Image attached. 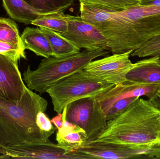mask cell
Segmentation results:
<instances>
[{
  "label": "cell",
  "instance_id": "1",
  "mask_svg": "<svg viewBox=\"0 0 160 159\" xmlns=\"http://www.w3.org/2000/svg\"><path fill=\"white\" fill-rule=\"evenodd\" d=\"M92 140L135 147H160V112L148 100L139 98Z\"/></svg>",
  "mask_w": 160,
  "mask_h": 159
},
{
  "label": "cell",
  "instance_id": "2",
  "mask_svg": "<svg viewBox=\"0 0 160 159\" xmlns=\"http://www.w3.org/2000/svg\"><path fill=\"white\" fill-rule=\"evenodd\" d=\"M48 101L25 88L20 101L0 97V145H18L30 143H46L49 136L38 126L37 117L45 113Z\"/></svg>",
  "mask_w": 160,
  "mask_h": 159
},
{
  "label": "cell",
  "instance_id": "3",
  "mask_svg": "<svg viewBox=\"0 0 160 159\" xmlns=\"http://www.w3.org/2000/svg\"><path fill=\"white\" fill-rule=\"evenodd\" d=\"M107 49L95 51L85 50L69 56L56 58L50 57L42 60L38 68L32 71L30 65L23 73L26 87L36 92L43 93L57 82L74 73L84 70L91 61L109 53Z\"/></svg>",
  "mask_w": 160,
  "mask_h": 159
},
{
  "label": "cell",
  "instance_id": "4",
  "mask_svg": "<svg viewBox=\"0 0 160 159\" xmlns=\"http://www.w3.org/2000/svg\"><path fill=\"white\" fill-rule=\"evenodd\" d=\"M114 86L82 70L59 80L49 87L46 92L51 98L54 111L60 114L70 103L95 97Z\"/></svg>",
  "mask_w": 160,
  "mask_h": 159
},
{
  "label": "cell",
  "instance_id": "5",
  "mask_svg": "<svg viewBox=\"0 0 160 159\" xmlns=\"http://www.w3.org/2000/svg\"><path fill=\"white\" fill-rule=\"evenodd\" d=\"M81 17L93 24L107 39L113 54L128 52L127 29L124 19L111 9L80 3Z\"/></svg>",
  "mask_w": 160,
  "mask_h": 159
},
{
  "label": "cell",
  "instance_id": "6",
  "mask_svg": "<svg viewBox=\"0 0 160 159\" xmlns=\"http://www.w3.org/2000/svg\"><path fill=\"white\" fill-rule=\"evenodd\" d=\"M66 118L85 131L87 140L96 138L107 122L94 97L82 98L68 105Z\"/></svg>",
  "mask_w": 160,
  "mask_h": 159
},
{
  "label": "cell",
  "instance_id": "7",
  "mask_svg": "<svg viewBox=\"0 0 160 159\" xmlns=\"http://www.w3.org/2000/svg\"><path fill=\"white\" fill-rule=\"evenodd\" d=\"M2 150L3 155L13 158L93 159L85 154L65 149L50 140L46 143L3 146Z\"/></svg>",
  "mask_w": 160,
  "mask_h": 159
},
{
  "label": "cell",
  "instance_id": "8",
  "mask_svg": "<svg viewBox=\"0 0 160 159\" xmlns=\"http://www.w3.org/2000/svg\"><path fill=\"white\" fill-rule=\"evenodd\" d=\"M157 147H135L90 140L85 141L74 151L90 156L93 159H152Z\"/></svg>",
  "mask_w": 160,
  "mask_h": 159
},
{
  "label": "cell",
  "instance_id": "9",
  "mask_svg": "<svg viewBox=\"0 0 160 159\" xmlns=\"http://www.w3.org/2000/svg\"><path fill=\"white\" fill-rule=\"evenodd\" d=\"M65 16L68 24L67 31L57 33L80 49L88 51L101 49L109 50L107 39L93 24L81 16Z\"/></svg>",
  "mask_w": 160,
  "mask_h": 159
},
{
  "label": "cell",
  "instance_id": "10",
  "mask_svg": "<svg viewBox=\"0 0 160 159\" xmlns=\"http://www.w3.org/2000/svg\"><path fill=\"white\" fill-rule=\"evenodd\" d=\"M132 52L113 54L100 59L91 61L84 70L109 84L116 85L125 83L127 82V73L134 65L129 59Z\"/></svg>",
  "mask_w": 160,
  "mask_h": 159
},
{
  "label": "cell",
  "instance_id": "11",
  "mask_svg": "<svg viewBox=\"0 0 160 159\" xmlns=\"http://www.w3.org/2000/svg\"><path fill=\"white\" fill-rule=\"evenodd\" d=\"M158 86L142 85L127 81L115 85L94 98L105 115L114 105L124 99L144 96L150 99L156 92Z\"/></svg>",
  "mask_w": 160,
  "mask_h": 159
},
{
  "label": "cell",
  "instance_id": "12",
  "mask_svg": "<svg viewBox=\"0 0 160 159\" xmlns=\"http://www.w3.org/2000/svg\"><path fill=\"white\" fill-rule=\"evenodd\" d=\"M26 87L18 63L0 54V97L18 101L21 99Z\"/></svg>",
  "mask_w": 160,
  "mask_h": 159
},
{
  "label": "cell",
  "instance_id": "13",
  "mask_svg": "<svg viewBox=\"0 0 160 159\" xmlns=\"http://www.w3.org/2000/svg\"><path fill=\"white\" fill-rule=\"evenodd\" d=\"M128 82L142 85L160 84V59L150 57L134 63L126 75Z\"/></svg>",
  "mask_w": 160,
  "mask_h": 159
},
{
  "label": "cell",
  "instance_id": "14",
  "mask_svg": "<svg viewBox=\"0 0 160 159\" xmlns=\"http://www.w3.org/2000/svg\"><path fill=\"white\" fill-rule=\"evenodd\" d=\"M67 108L63 110V125L58 130L56 134V140L58 145L70 151H74L82 144L87 139L85 131L82 128L68 121L66 118Z\"/></svg>",
  "mask_w": 160,
  "mask_h": 159
},
{
  "label": "cell",
  "instance_id": "15",
  "mask_svg": "<svg viewBox=\"0 0 160 159\" xmlns=\"http://www.w3.org/2000/svg\"><path fill=\"white\" fill-rule=\"evenodd\" d=\"M22 40L25 49L45 58L52 56V50L48 39L39 28L27 27L22 34Z\"/></svg>",
  "mask_w": 160,
  "mask_h": 159
},
{
  "label": "cell",
  "instance_id": "16",
  "mask_svg": "<svg viewBox=\"0 0 160 159\" xmlns=\"http://www.w3.org/2000/svg\"><path fill=\"white\" fill-rule=\"evenodd\" d=\"M3 6L9 16L14 20L28 25L40 15L24 0H2Z\"/></svg>",
  "mask_w": 160,
  "mask_h": 159
},
{
  "label": "cell",
  "instance_id": "17",
  "mask_svg": "<svg viewBox=\"0 0 160 159\" xmlns=\"http://www.w3.org/2000/svg\"><path fill=\"white\" fill-rule=\"evenodd\" d=\"M39 29L48 39L52 50V57L60 58L81 52V49L56 32L44 27Z\"/></svg>",
  "mask_w": 160,
  "mask_h": 159
},
{
  "label": "cell",
  "instance_id": "18",
  "mask_svg": "<svg viewBox=\"0 0 160 159\" xmlns=\"http://www.w3.org/2000/svg\"><path fill=\"white\" fill-rule=\"evenodd\" d=\"M32 24L52 30L57 33L68 30L67 19L63 11L40 15Z\"/></svg>",
  "mask_w": 160,
  "mask_h": 159
},
{
  "label": "cell",
  "instance_id": "19",
  "mask_svg": "<svg viewBox=\"0 0 160 159\" xmlns=\"http://www.w3.org/2000/svg\"><path fill=\"white\" fill-rule=\"evenodd\" d=\"M39 14L63 11L74 4L75 0H24Z\"/></svg>",
  "mask_w": 160,
  "mask_h": 159
},
{
  "label": "cell",
  "instance_id": "20",
  "mask_svg": "<svg viewBox=\"0 0 160 159\" xmlns=\"http://www.w3.org/2000/svg\"><path fill=\"white\" fill-rule=\"evenodd\" d=\"M0 41L17 45L25 50L18 26L10 19L0 17Z\"/></svg>",
  "mask_w": 160,
  "mask_h": 159
},
{
  "label": "cell",
  "instance_id": "21",
  "mask_svg": "<svg viewBox=\"0 0 160 159\" xmlns=\"http://www.w3.org/2000/svg\"><path fill=\"white\" fill-rule=\"evenodd\" d=\"M80 3L119 12L140 5L141 0H79Z\"/></svg>",
  "mask_w": 160,
  "mask_h": 159
},
{
  "label": "cell",
  "instance_id": "22",
  "mask_svg": "<svg viewBox=\"0 0 160 159\" xmlns=\"http://www.w3.org/2000/svg\"><path fill=\"white\" fill-rule=\"evenodd\" d=\"M131 56L139 58L158 57L160 59V34L154 36L133 51Z\"/></svg>",
  "mask_w": 160,
  "mask_h": 159
},
{
  "label": "cell",
  "instance_id": "23",
  "mask_svg": "<svg viewBox=\"0 0 160 159\" xmlns=\"http://www.w3.org/2000/svg\"><path fill=\"white\" fill-rule=\"evenodd\" d=\"M24 50L12 43L0 41V54L8 57L16 62L18 63L21 58L26 59Z\"/></svg>",
  "mask_w": 160,
  "mask_h": 159
},
{
  "label": "cell",
  "instance_id": "24",
  "mask_svg": "<svg viewBox=\"0 0 160 159\" xmlns=\"http://www.w3.org/2000/svg\"><path fill=\"white\" fill-rule=\"evenodd\" d=\"M37 123L41 130L49 137L55 132L56 128H54L50 119L44 112H40L38 113L37 117Z\"/></svg>",
  "mask_w": 160,
  "mask_h": 159
},
{
  "label": "cell",
  "instance_id": "25",
  "mask_svg": "<svg viewBox=\"0 0 160 159\" xmlns=\"http://www.w3.org/2000/svg\"><path fill=\"white\" fill-rule=\"evenodd\" d=\"M148 101L160 112V84L158 85L156 92Z\"/></svg>",
  "mask_w": 160,
  "mask_h": 159
},
{
  "label": "cell",
  "instance_id": "26",
  "mask_svg": "<svg viewBox=\"0 0 160 159\" xmlns=\"http://www.w3.org/2000/svg\"><path fill=\"white\" fill-rule=\"evenodd\" d=\"M51 121L52 124L55 126V128L57 129V130L61 129L63 125L62 113L58 114L57 115L53 117Z\"/></svg>",
  "mask_w": 160,
  "mask_h": 159
},
{
  "label": "cell",
  "instance_id": "27",
  "mask_svg": "<svg viewBox=\"0 0 160 159\" xmlns=\"http://www.w3.org/2000/svg\"><path fill=\"white\" fill-rule=\"evenodd\" d=\"M140 5L160 6V0H141Z\"/></svg>",
  "mask_w": 160,
  "mask_h": 159
},
{
  "label": "cell",
  "instance_id": "28",
  "mask_svg": "<svg viewBox=\"0 0 160 159\" xmlns=\"http://www.w3.org/2000/svg\"><path fill=\"white\" fill-rule=\"evenodd\" d=\"M153 159H160V147H157L153 155Z\"/></svg>",
  "mask_w": 160,
  "mask_h": 159
},
{
  "label": "cell",
  "instance_id": "29",
  "mask_svg": "<svg viewBox=\"0 0 160 159\" xmlns=\"http://www.w3.org/2000/svg\"><path fill=\"white\" fill-rule=\"evenodd\" d=\"M0 154H1V155H3L2 151V146H1V145H0Z\"/></svg>",
  "mask_w": 160,
  "mask_h": 159
}]
</instances>
